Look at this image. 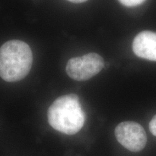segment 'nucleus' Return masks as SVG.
Listing matches in <instances>:
<instances>
[{
  "mask_svg": "<svg viewBox=\"0 0 156 156\" xmlns=\"http://www.w3.org/2000/svg\"><path fill=\"white\" fill-rule=\"evenodd\" d=\"M132 50L138 57L156 62V33L140 32L134 39Z\"/></svg>",
  "mask_w": 156,
  "mask_h": 156,
  "instance_id": "nucleus-5",
  "label": "nucleus"
},
{
  "mask_svg": "<svg viewBox=\"0 0 156 156\" xmlns=\"http://www.w3.org/2000/svg\"><path fill=\"white\" fill-rule=\"evenodd\" d=\"M121 4L126 7H136L141 5L145 0H119Z\"/></svg>",
  "mask_w": 156,
  "mask_h": 156,
  "instance_id": "nucleus-6",
  "label": "nucleus"
},
{
  "mask_svg": "<svg viewBox=\"0 0 156 156\" xmlns=\"http://www.w3.org/2000/svg\"><path fill=\"white\" fill-rule=\"evenodd\" d=\"M67 1L71 2H73V3H82V2H85L87 1V0H67Z\"/></svg>",
  "mask_w": 156,
  "mask_h": 156,
  "instance_id": "nucleus-8",
  "label": "nucleus"
},
{
  "mask_svg": "<svg viewBox=\"0 0 156 156\" xmlns=\"http://www.w3.org/2000/svg\"><path fill=\"white\" fill-rule=\"evenodd\" d=\"M85 115L75 94L58 98L48 110V121L54 129L66 134H75L83 128Z\"/></svg>",
  "mask_w": 156,
  "mask_h": 156,
  "instance_id": "nucleus-2",
  "label": "nucleus"
},
{
  "mask_svg": "<svg viewBox=\"0 0 156 156\" xmlns=\"http://www.w3.org/2000/svg\"><path fill=\"white\" fill-rule=\"evenodd\" d=\"M150 131L154 136H156V115H155L152 119L149 124Z\"/></svg>",
  "mask_w": 156,
  "mask_h": 156,
  "instance_id": "nucleus-7",
  "label": "nucleus"
},
{
  "mask_svg": "<svg viewBox=\"0 0 156 156\" xmlns=\"http://www.w3.org/2000/svg\"><path fill=\"white\" fill-rule=\"evenodd\" d=\"M104 67V61L96 53H89L70 58L66 67L69 77L77 81H85L98 74Z\"/></svg>",
  "mask_w": 156,
  "mask_h": 156,
  "instance_id": "nucleus-3",
  "label": "nucleus"
},
{
  "mask_svg": "<svg viewBox=\"0 0 156 156\" xmlns=\"http://www.w3.org/2000/svg\"><path fill=\"white\" fill-rule=\"evenodd\" d=\"M32 64V51L23 41H9L0 47V77L5 81L23 80L28 75Z\"/></svg>",
  "mask_w": 156,
  "mask_h": 156,
  "instance_id": "nucleus-1",
  "label": "nucleus"
},
{
  "mask_svg": "<svg viewBox=\"0 0 156 156\" xmlns=\"http://www.w3.org/2000/svg\"><path fill=\"white\" fill-rule=\"evenodd\" d=\"M115 136L121 145L132 152L141 151L147 142L145 129L134 122L120 123L115 129Z\"/></svg>",
  "mask_w": 156,
  "mask_h": 156,
  "instance_id": "nucleus-4",
  "label": "nucleus"
}]
</instances>
